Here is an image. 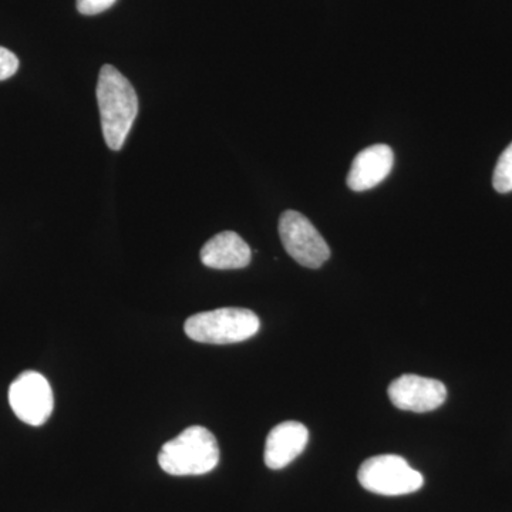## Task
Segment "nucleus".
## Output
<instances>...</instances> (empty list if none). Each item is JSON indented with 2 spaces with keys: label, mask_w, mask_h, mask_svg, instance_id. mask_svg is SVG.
I'll use <instances>...</instances> for the list:
<instances>
[{
  "label": "nucleus",
  "mask_w": 512,
  "mask_h": 512,
  "mask_svg": "<svg viewBox=\"0 0 512 512\" xmlns=\"http://www.w3.org/2000/svg\"><path fill=\"white\" fill-rule=\"evenodd\" d=\"M220 463V447L214 434L192 426L167 441L158 454V464L170 476H202Z\"/></svg>",
  "instance_id": "obj_2"
},
{
  "label": "nucleus",
  "mask_w": 512,
  "mask_h": 512,
  "mask_svg": "<svg viewBox=\"0 0 512 512\" xmlns=\"http://www.w3.org/2000/svg\"><path fill=\"white\" fill-rule=\"evenodd\" d=\"M390 400L404 412L427 413L439 409L447 399V387L439 380L403 375L390 384Z\"/></svg>",
  "instance_id": "obj_7"
},
{
  "label": "nucleus",
  "mask_w": 512,
  "mask_h": 512,
  "mask_svg": "<svg viewBox=\"0 0 512 512\" xmlns=\"http://www.w3.org/2000/svg\"><path fill=\"white\" fill-rule=\"evenodd\" d=\"M493 185L495 191L501 192V194L512 191V143L498 158L493 175Z\"/></svg>",
  "instance_id": "obj_11"
},
{
  "label": "nucleus",
  "mask_w": 512,
  "mask_h": 512,
  "mask_svg": "<svg viewBox=\"0 0 512 512\" xmlns=\"http://www.w3.org/2000/svg\"><path fill=\"white\" fill-rule=\"evenodd\" d=\"M393 164V150L386 144H376L360 151L349 171L350 190L356 192L372 190L392 173Z\"/></svg>",
  "instance_id": "obj_9"
},
{
  "label": "nucleus",
  "mask_w": 512,
  "mask_h": 512,
  "mask_svg": "<svg viewBox=\"0 0 512 512\" xmlns=\"http://www.w3.org/2000/svg\"><path fill=\"white\" fill-rule=\"evenodd\" d=\"M258 316L249 309L221 308L192 315L185 322L188 338L207 345H231L244 342L258 333Z\"/></svg>",
  "instance_id": "obj_3"
},
{
  "label": "nucleus",
  "mask_w": 512,
  "mask_h": 512,
  "mask_svg": "<svg viewBox=\"0 0 512 512\" xmlns=\"http://www.w3.org/2000/svg\"><path fill=\"white\" fill-rule=\"evenodd\" d=\"M202 264L212 269H242L251 262V248L237 232L212 237L201 249Z\"/></svg>",
  "instance_id": "obj_10"
},
{
  "label": "nucleus",
  "mask_w": 512,
  "mask_h": 512,
  "mask_svg": "<svg viewBox=\"0 0 512 512\" xmlns=\"http://www.w3.org/2000/svg\"><path fill=\"white\" fill-rule=\"evenodd\" d=\"M9 404L19 420L30 426H42L52 416L55 399L45 376L23 372L9 387Z\"/></svg>",
  "instance_id": "obj_6"
},
{
  "label": "nucleus",
  "mask_w": 512,
  "mask_h": 512,
  "mask_svg": "<svg viewBox=\"0 0 512 512\" xmlns=\"http://www.w3.org/2000/svg\"><path fill=\"white\" fill-rule=\"evenodd\" d=\"M279 237L286 252L306 268L318 269L330 258L329 245L301 212L285 211L281 215Z\"/></svg>",
  "instance_id": "obj_5"
},
{
  "label": "nucleus",
  "mask_w": 512,
  "mask_h": 512,
  "mask_svg": "<svg viewBox=\"0 0 512 512\" xmlns=\"http://www.w3.org/2000/svg\"><path fill=\"white\" fill-rule=\"evenodd\" d=\"M96 96L104 140L110 150L119 151L137 119L136 90L116 67L104 64L100 70Z\"/></svg>",
  "instance_id": "obj_1"
},
{
  "label": "nucleus",
  "mask_w": 512,
  "mask_h": 512,
  "mask_svg": "<svg viewBox=\"0 0 512 512\" xmlns=\"http://www.w3.org/2000/svg\"><path fill=\"white\" fill-rule=\"evenodd\" d=\"M116 2L117 0H77L76 5L82 15L94 16L110 9Z\"/></svg>",
  "instance_id": "obj_13"
},
{
  "label": "nucleus",
  "mask_w": 512,
  "mask_h": 512,
  "mask_svg": "<svg viewBox=\"0 0 512 512\" xmlns=\"http://www.w3.org/2000/svg\"><path fill=\"white\" fill-rule=\"evenodd\" d=\"M357 478L365 490L387 497L416 493L424 485L423 474L394 454L369 458L360 466Z\"/></svg>",
  "instance_id": "obj_4"
},
{
  "label": "nucleus",
  "mask_w": 512,
  "mask_h": 512,
  "mask_svg": "<svg viewBox=\"0 0 512 512\" xmlns=\"http://www.w3.org/2000/svg\"><path fill=\"white\" fill-rule=\"evenodd\" d=\"M309 441V430L299 421H284L269 431L264 460L271 470H282L296 460Z\"/></svg>",
  "instance_id": "obj_8"
},
{
  "label": "nucleus",
  "mask_w": 512,
  "mask_h": 512,
  "mask_svg": "<svg viewBox=\"0 0 512 512\" xmlns=\"http://www.w3.org/2000/svg\"><path fill=\"white\" fill-rule=\"evenodd\" d=\"M19 69V59L15 53L0 46V82L15 76Z\"/></svg>",
  "instance_id": "obj_12"
}]
</instances>
